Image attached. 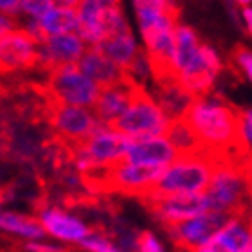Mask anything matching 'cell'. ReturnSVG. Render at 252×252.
I'll list each match as a JSON object with an SVG mask.
<instances>
[{"mask_svg":"<svg viewBox=\"0 0 252 252\" xmlns=\"http://www.w3.org/2000/svg\"><path fill=\"white\" fill-rule=\"evenodd\" d=\"M166 137H168V141L173 144L175 150L179 153H191L200 150L194 135L191 133V130H189L188 125L182 119L171 121L168 131H166Z\"/></svg>","mask_w":252,"mask_h":252,"instance_id":"obj_22","label":"cell"},{"mask_svg":"<svg viewBox=\"0 0 252 252\" xmlns=\"http://www.w3.org/2000/svg\"><path fill=\"white\" fill-rule=\"evenodd\" d=\"M76 65L99 89L112 87V85H117L125 81V79H128L121 67H117L116 63H112L108 58H105L94 47H87V51H85L83 56L79 58V62Z\"/></svg>","mask_w":252,"mask_h":252,"instance_id":"obj_17","label":"cell"},{"mask_svg":"<svg viewBox=\"0 0 252 252\" xmlns=\"http://www.w3.org/2000/svg\"><path fill=\"white\" fill-rule=\"evenodd\" d=\"M169 125L171 119L157 105L153 95L148 94L144 87H137L128 108L112 125V128L126 135L130 141H135V139L166 135Z\"/></svg>","mask_w":252,"mask_h":252,"instance_id":"obj_5","label":"cell"},{"mask_svg":"<svg viewBox=\"0 0 252 252\" xmlns=\"http://www.w3.org/2000/svg\"><path fill=\"white\" fill-rule=\"evenodd\" d=\"M238 150L243 157H249L252 146V112L251 108L238 110V126H236Z\"/></svg>","mask_w":252,"mask_h":252,"instance_id":"obj_24","label":"cell"},{"mask_svg":"<svg viewBox=\"0 0 252 252\" xmlns=\"http://www.w3.org/2000/svg\"><path fill=\"white\" fill-rule=\"evenodd\" d=\"M49 125L62 141L76 148L83 144L101 123L95 119L92 108L60 105L53 101L49 110Z\"/></svg>","mask_w":252,"mask_h":252,"instance_id":"obj_8","label":"cell"},{"mask_svg":"<svg viewBox=\"0 0 252 252\" xmlns=\"http://www.w3.org/2000/svg\"><path fill=\"white\" fill-rule=\"evenodd\" d=\"M0 232L24 240L26 243L47 240L38 223L36 216L18 213V211H0Z\"/></svg>","mask_w":252,"mask_h":252,"instance_id":"obj_18","label":"cell"},{"mask_svg":"<svg viewBox=\"0 0 252 252\" xmlns=\"http://www.w3.org/2000/svg\"><path fill=\"white\" fill-rule=\"evenodd\" d=\"M16 29H18V20H16V16L0 13V38L11 31H16Z\"/></svg>","mask_w":252,"mask_h":252,"instance_id":"obj_30","label":"cell"},{"mask_svg":"<svg viewBox=\"0 0 252 252\" xmlns=\"http://www.w3.org/2000/svg\"><path fill=\"white\" fill-rule=\"evenodd\" d=\"M137 87L139 85L131 83L130 79H125V81L117 85L99 89L97 99H95L94 106H92L95 119L105 126L114 125L128 108Z\"/></svg>","mask_w":252,"mask_h":252,"instance_id":"obj_16","label":"cell"},{"mask_svg":"<svg viewBox=\"0 0 252 252\" xmlns=\"http://www.w3.org/2000/svg\"><path fill=\"white\" fill-rule=\"evenodd\" d=\"M38 67V43L20 27L0 38V74Z\"/></svg>","mask_w":252,"mask_h":252,"instance_id":"obj_10","label":"cell"},{"mask_svg":"<svg viewBox=\"0 0 252 252\" xmlns=\"http://www.w3.org/2000/svg\"><path fill=\"white\" fill-rule=\"evenodd\" d=\"M215 162L216 158L202 150L191 153H179V157L168 168L162 169L148 200L162 198V196L204 194L205 188L209 184Z\"/></svg>","mask_w":252,"mask_h":252,"instance_id":"obj_3","label":"cell"},{"mask_svg":"<svg viewBox=\"0 0 252 252\" xmlns=\"http://www.w3.org/2000/svg\"><path fill=\"white\" fill-rule=\"evenodd\" d=\"M179 157V152L168 141V137H148V139H135L130 141L125 160L137 166L164 169Z\"/></svg>","mask_w":252,"mask_h":252,"instance_id":"obj_14","label":"cell"},{"mask_svg":"<svg viewBox=\"0 0 252 252\" xmlns=\"http://www.w3.org/2000/svg\"><path fill=\"white\" fill-rule=\"evenodd\" d=\"M251 194V177L245 157L216 158L209 184L204 191L207 209L223 216L245 215Z\"/></svg>","mask_w":252,"mask_h":252,"instance_id":"obj_2","label":"cell"},{"mask_svg":"<svg viewBox=\"0 0 252 252\" xmlns=\"http://www.w3.org/2000/svg\"><path fill=\"white\" fill-rule=\"evenodd\" d=\"M36 220L45 238L53 240L58 245L79 247L83 240H87V236L94 231L89 221L83 220L81 216L54 204L42 205L36 213Z\"/></svg>","mask_w":252,"mask_h":252,"instance_id":"obj_7","label":"cell"},{"mask_svg":"<svg viewBox=\"0 0 252 252\" xmlns=\"http://www.w3.org/2000/svg\"><path fill=\"white\" fill-rule=\"evenodd\" d=\"M252 249L251 223L245 215L229 216L223 225L194 252H247Z\"/></svg>","mask_w":252,"mask_h":252,"instance_id":"obj_13","label":"cell"},{"mask_svg":"<svg viewBox=\"0 0 252 252\" xmlns=\"http://www.w3.org/2000/svg\"><path fill=\"white\" fill-rule=\"evenodd\" d=\"M0 211H2V202H0Z\"/></svg>","mask_w":252,"mask_h":252,"instance_id":"obj_35","label":"cell"},{"mask_svg":"<svg viewBox=\"0 0 252 252\" xmlns=\"http://www.w3.org/2000/svg\"><path fill=\"white\" fill-rule=\"evenodd\" d=\"M87 51V43L76 34H58L47 36L38 45V68L51 70L62 65H76Z\"/></svg>","mask_w":252,"mask_h":252,"instance_id":"obj_12","label":"cell"},{"mask_svg":"<svg viewBox=\"0 0 252 252\" xmlns=\"http://www.w3.org/2000/svg\"><path fill=\"white\" fill-rule=\"evenodd\" d=\"M182 121L188 125L202 152L215 158L243 157L236 141L238 108L221 95L194 97Z\"/></svg>","mask_w":252,"mask_h":252,"instance_id":"obj_1","label":"cell"},{"mask_svg":"<svg viewBox=\"0 0 252 252\" xmlns=\"http://www.w3.org/2000/svg\"><path fill=\"white\" fill-rule=\"evenodd\" d=\"M150 207L157 220H160L166 227L177 225L182 221L198 216L205 213L204 194H194V196H162V198H150Z\"/></svg>","mask_w":252,"mask_h":252,"instance_id":"obj_15","label":"cell"},{"mask_svg":"<svg viewBox=\"0 0 252 252\" xmlns=\"http://www.w3.org/2000/svg\"><path fill=\"white\" fill-rule=\"evenodd\" d=\"M130 146V139L112 126L99 125L92 135L79 146L74 148V168L78 173L105 175L116 164L123 162Z\"/></svg>","mask_w":252,"mask_h":252,"instance_id":"obj_4","label":"cell"},{"mask_svg":"<svg viewBox=\"0 0 252 252\" xmlns=\"http://www.w3.org/2000/svg\"><path fill=\"white\" fill-rule=\"evenodd\" d=\"M135 9H157V11H180L173 0H131Z\"/></svg>","mask_w":252,"mask_h":252,"instance_id":"obj_28","label":"cell"},{"mask_svg":"<svg viewBox=\"0 0 252 252\" xmlns=\"http://www.w3.org/2000/svg\"><path fill=\"white\" fill-rule=\"evenodd\" d=\"M242 16H243V22H245V32L251 36V31H252V29H251V27H252V9H251V7H243Z\"/></svg>","mask_w":252,"mask_h":252,"instance_id":"obj_32","label":"cell"},{"mask_svg":"<svg viewBox=\"0 0 252 252\" xmlns=\"http://www.w3.org/2000/svg\"><path fill=\"white\" fill-rule=\"evenodd\" d=\"M79 249L83 252H128L114 238L101 231L90 232L87 240H83V243L79 245Z\"/></svg>","mask_w":252,"mask_h":252,"instance_id":"obj_23","label":"cell"},{"mask_svg":"<svg viewBox=\"0 0 252 252\" xmlns=\"http://www.w3.org/2000/svg\"><path fill=\"white\" fill-rule=\"evenodd\" d=\"M247 252H252V249H251V251H247Z\"/></svg>","mask_w":252,"mask_h":252,"instance_id":"obj_36","label":"cell"},{"mask_svg":"<svg viewBox=\"0 0 252 252\" xmlns=\"http://www.w3.org/2000/svg\"><path fill=\"white\" fill-rule=\"evenodd\" d=\"M18 5H20V0H0V13L15 16L18 13Z\"/></svg>","mask_w":252,"mask_h":252,"instance_id":"obj_31","label":"cell"},{"mask_svg":"<svg viewBox=\"0 0 252 252\" xmlns=\"http://www.w3.org/2000/svg\"><path fill=\"white\" fill-rule=\"evenodd\" d=\"M53 7V0H20L18 13H24L29 18H32V20H38V18H42Z\"/></svg>","mask_w":252,"mask_h":252,"instance_id":"obj_27","label":"cell"},{"mask_svg":"<svg viewBox=\"0 0 252 252\" xmlns=\"http://www.w3.org/2000/svg\"><path fill=\"white\" fill-rule=\"evenodd\" d=\"M2 198H4V191H2V188H0V202H2Z\"/></svg>","mask_w":252,"mask_h":252,"instance_id":"obj_34","label":"cell"},{"mask_svg":"<svg viewBox=\"0 0 252 252\" xmlns=\"http://www.w3.org/2000/svg\"><path fill=\"white\" fill-rule=\"evenodd\" d=\"M47 92L60 105L92 108L99 94V87L90 81L78 65H62L49 70Z\"/></svg>","mask_w":252,"mask_h":252,"instance_id":"obj_6","label":"cell"},{"mask_svg":"<svg viewBox=\"0 0 252 252\" xmlns=\"http://www.w3.org/2000/svg\"><path fill=\"white\" fill-rule=\"evenodd\" d=\"M153 99L157 101V105L162 108L164 114H166L171 121H177V119H182V116L186 114L188 106L191 105V101H193L194 97H191L180 85H177L173 79H171V81L155 83Z\"/></svg>","mask_w":252,"mask_h":252,"instance_id":"obj_19","label":"cell"},{"mask_svg":"<svg viewBox=\"0 0 252 252\" xmlns=\"http://www.w3.org/2000/svg\"><path fill=\"white\" fill-rule=\"evenodd\" d=\"M229 67L234 70L236 74L242 76V79H247L251 81L252 79V54L251 49L247 45H236L232 49L231 56H229Z\"/></svg>","mask_w":252,"mask_h":252,"instance_id":"obj_25","label":"cell"},{"mask_svg":"<svg viewBox=\"0 0 252 252\" xmlns=\"http://www.w3.org/2000/svg\"><path fill=\"white\" fill-rule=\"evenodd\" d=\"M227 218L229 216L218 215V213H213V211H205L202 215L193 216V218H189V220L182 221V223L166 227V229H168L171 240L179 247L194 252L223 225V221Z\"/></svg>","mask_w":252,"mask_h":252,"instance_id":"obj_11","label":"cell"},{"mask_svg":"<svg viewBox=\"0 0 252 252\" xmlns=\"http://www.w3.org/2000/svg\"><path fill=\"white\" fill-rule=\"evenodd\" d=\"M238 5H242V7H249V4H251V0H234Z\"/></svg>","mask_w":252,"mask_h":252,"instance_id":"obj_33","label":"cell"},{"mask_svg":"<svg viewBox=\"0 0 252 252\" xmlns=\"http://www.w3.org/2000/svg\"><path fill=\"white\" fill-rule=\"evenodd\" d=\"M160 173H162V169L137 166V164L123 160V162L116 164L112 169H108L103 177H105L106 184L112 189H116L117 193L141 194V196L148 198L157 184Z\"/></svg>","mask_w":252,"mask_h":252,"instance_id":"obj_9","label":"cell"},{"mask_svg":"<svg viewBox=\"0 0 252 252\" xmlns=\"http://www.w3.org/2000/svg\"><path fill=\"white\" fill-rule=\"evenodd\" d=\"M135 252H168L164 242L152 231L137 232Z\"/></svg>","mask_w":252,"mask_h":252,"instance_id":"obj_26","label":"cell"},{"mask_svg":"<svg viewBox=\"0 0 252 252\" xmlns=\"http://www.w3.org/2000/svg\"><path fill=\"white\" fill-rule=\"evenodd\" d=\"M38 27L45 38L68 34L78 31V15L76 9H65V7H53L47 11L42 18H38Z\"/></svg>","mask_w":252,"mask_h":252,"instance_id":"obj_21","label":"cell"},{"mask_svg":"<svg viewBox=\"0 0 252 252\" xmlns=\"http://www.w3.org/2000/svg\"><path fill=\"white\" fill-rule=\"evenodd\" d=\"M94 49H97L105 58H108L112 63H116L117 67H121L123 70L130 67L131 62L139 54V47H137V42L131 31L105 38Z\"/></svg>","mask_w":252,"mask_h":252,"instance_id":"obj_20","label":"cell"},{"mask_svg":"<svg viewBox=\"0 0 252 252\" xmlns=\"http://www.w3.org/2000/svg\"><path fill=\"white\" fill-rule=\"evenodd\" d=\"M27 252H70L63 245H58V243H49V242H32V243H26Z\"/></svg>","mask_w":252,"mask_h":252,"instance_id":"obj_29","label":"cell"}]
</instances>
